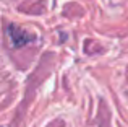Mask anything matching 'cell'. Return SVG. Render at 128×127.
<instances>
[{"instance_id":"cell-1","label":"cell","mask_w":128,"mask_h":127,"mask_svg":"<svg viewBox=\"0 0 128 127\" xmlns=\"http://www.w3.org/2000/svg\"><path fill=\"white\" fill-rule=\"evenodd\" d=\"M6 33H8V36H10V42H12V46H15V47H21V46L26 44V42L31 41V38H29L28 33L23 31V29H20L18 26L10 25L8 29H6Z\"/></svg>"}]
</instances>
